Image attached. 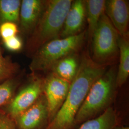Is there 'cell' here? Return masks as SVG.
Instances as JSON below:
<instances>
[{"mask_svg": "<svg viewBox=\"0 0 129 129\" xmlns=\"http://www.w3.org/2000/svg\"><path fill=\"white\" fill-rule=\"evenodd\" d=\"M107 70L84 54L62 106L46 129H75V119L92 84Z\"/></svg>", "mask_w": 129, "mask_h": 129, "instance_id": "6da1fadb", "label": "cell"}, {"mask_svg": "<svg viewBox=\"0 0 129 129\" xmlns=\"http://www.w3.org/2000/svg\"><path fill=\"white\" fill-rule=\"evenodd\" d=\"M72 0H48L41 16L25 45L26 55L31 56L45 44L60 38Z\"/></svg>", "mask_w": 129, "mask_h": 129, "instance_id": "7a4b0ae2", "label": "cell"}, {"mask_svg": "<svg viewBox=\"0 0 129 129\" xmlns=\"http://www.w3.org/2000/svg\"><path fill=\"white\" fill-rule=\"evenodd\" d=\"M115 67H111L92 84L75 119L77 127L111 107L116 90Z\"/></svg>", "mask_w": 129, "mask_h": 129, "instance_id": "3957f363", "label": "cell"}, {"mask_svg": "<svg viewBox=\"0 0 129 129\" xmlns=\"http://www.w3.org/2000/svg\"><path fill=\"white\" fill-rule=\"evenodd\" d=\"M85 34L82 32L77 35L58 38L45 44L31 57L29 66L30 70L33 73L50 70L58 61L74 55L82 46Z\"/></svg>", "mask_w": 129, "mask_h": 129, "instance_id": "277c9868", "label": "cell"}, {"mask_svg": "<svg viewBox=\"0 0 129 129\" xmlns=\"http://www.w3.org/2000/svg\"><path fill=\"white\" fill-rule=\"evenodd\" d=\"M119 34L104 13L92 35V60L102 65L111 62L119 54Z\"/></svg>", "mask_w": 129, "mask_h": 129, "instance_id": "5b68a950", "label": "cell"}, {"mask_svg": "<svg viewBox=\"0 0 129 129\" xmlns=\"http://www.w3.org/2000/svg\"><path fill=\"white\" fill-rule=\"evenodd\" d=\"M33 74L27 83L18 88L11 100L0 107V112L14 119L37 101L44 92V78Z\"/></svg>", "mask_w": 129, "mask_h": 129, "instance_id": "8992f818", "label": "cell"}, {"mask_svg": "<svg viewBox=\"0 0 129 129\" xmlns=\"http://www.w3.org/2000/svg\"><path fill=\"white\" fill-rule=\"evenodd\" d=\"M70 83L51 72L44 78V94L46 98L49 123L62 106L69 90Z\"/></svg>", "mask_w": 129, "mask_h": 129, "instance_id": "52a82bcc", "label": "cell"}, {"mask_svg": "<svg viewBox=\"0 0 129 129\" xmlns=\"http://www.w3.org/2000/svg\"><path fill=\"white\" fill-rule=\"evenodd\" d=\"M17 129H46L49 123V112L44 93L33 105L14 119Z\"/></svg>", "mask_w": 129, "mask_h": 129, "instance_id": "ba28073f", "label": "cell"}, {"mask_svg": "<svg viewBox=\"0 0 129 129\" xmlns=\"http://www.w3.org/2000/svg\"><path fill=\"white\" fill-rule=\"evenodd\" d=\"M46 1L22 0L18 27L19 33L28 37L32 33L41 16Z\"/></svg>", "mask_w": 129, "mask_h": 129, "instance_id": "9c48e42d", "label": "cell"}, {"mask_svg": "<svg viewBox=\"0 0 129 129\" xmlns=\"http://www.w3.org/2000/svg\"><path fill=\"white\" fill-rule=\"evenodd\" d=\"M105 14L120 37L129 39V4L126 0L106 1Z\"/></svg>", "mask_w": 129, "mask_h": 129, "instance_id": "30bf717a", "label": "cell"}, {"mask_svg": "<svg viewBox=\"0 0 129 129\" xmlns=\"http://www.w3.org/2000/svg\"><path fill=\"white\" fill-rule=\"evenodd\" d=\"M86 16L85 1H73L65 19L60 38L73 36L82 32Z\"/></svg>", "mask_w": 129, "mask_h": 129, "instance_id": "8fae6325", "label": "cell"}, {"mask_svg": "<svg viewBox=\"0 0 129 129\" xmlns=\"http://www.w3.org/2000/svg\"><path fill=\"white\" fill-rule=\"evenodd\" d=\"M118 125L117 114L111 107L97 117L84 122L77 129H114Z\"/></svg>", "mask_w": 129, "mask_h": 129, "instance_id": "7c38bea8", "label": "cell"}, {"mask_svg": "<svg viewBox=\"0 0 129 129\" xmlns=\"http://www.w3.org/2000/svg\"><path fill=\"white\" fill-rule=\"evenodd\" d=\"M120 64L117 70L116 84L117 88H120L127 80L129 76V39L119 37L118 40Z\"/></svg>", "mask_w": 129, "mask_h": 129, "instance_id": "4fadbf2b", "label": "cell"}, {"mask_svg": "<svg viewBox=\"0 0 129 129\" xmlns=\"http://www.w3.org/2000/svg\"><path fill=\"white\" fill-rule=\"evenodd\" d=\"M79 64L74 55H69L56 63L51 69V72L71 83L77 73Z\"/></svg>", "mask_w": 129, "mask_h": 129, "instance_id": "5bb4252c", "label": "cell"}, {"mask_svg": "<svg viewBox=\"0 0 129 129\" xmlns=\"http://www.w3.org/2000/svg\"><path fill=\"white\" fill-rule=\"evenodd\" d=\"M86 11L88 23V37L91 39L102 15L105 13L106 1H85Z\"/></svg>", "mask_w": 129, "mask_h": 129, "instance_id": "9a60e30c", "label": "cell"}, {"mask_svg": "<svg viewBox=\"0 0 129 129\" xmlns=\"http://www.w3.org/2000/svg\"><path fill=\"white\" fill-rule=\"evenodd\" d=\"M21 0H0V25L5 22L18 25Z\"/></svg>", "mask_w": 129, "mask_h": 129, "instance_id": "2e32d148", "label": "cell"}, {"mask_svg": "<svg viewBox=\"0 0 129 129\" xmlns=\"http://www.w3.org/2000/svg\"><path fill=\"white\" fill-rule=\"evenodd\" d=\"M21 75L0 83V107L4 106L13 98L21 84Z\"/></svg>", "mask_w": 129, "mask_h": 129, "instance_id": "e0dca14e", "label": "cell"}, {"mask_svg": "<svg viewBox=\"0 0 129 129\" xmlns=\"http://www.w3.org/2000/svg\"><path fill=\"white\" fill-rule=\"evenodd\" d=\"M20 65L9 56H4L0 44V83L16 77L19 74Z\"/></svg>", "mask_w": 129, "mask_h": 129, "instance_id": "ac0fdd59", "label": "cell"}, {"mask_svg": "<svg viewBox=\"0 0 129 129\" xmlns=\"http://www.w3.org/2000/svg\"><path fill=\"white\" fill-rule=\"evenodd\" d=\"M18 25L13 22H5L0 25V38L4 40L18 35Z\"/></svg>", "mask_w": 129, "mask_h": 129, "instance_id": "d6986e66", "label": "cell"}, {"mask_svg": "<svg viewBox=\"0 0 129 129\" xmlns=\"http://www.w3.org/2000/svg\"><path fill=\"white\" fill-rule=\"evenodd\" d=\"M2 42L5 48L12 52H18L23 48V41L18 35L2 40Z\"/></svg>", "mask_w": 129, "mask_h": 129, "instance_id": "ffe728a7", "label": "cell"}, {"mask_svg": "<svg viewBox=\"0 0 129 129\" xmlns=\"http://www.w3.org/2000/svg\"><path fill=\"white\" fill-rule=\"evenodd\" d=\"M0 129H17L14 119L0 112Z\"/></svg>", "mask_w": 129, "mask_h": 129, "instance_id": "44dd1931", "label": "cell"}, {"mask_svg": "<svg viewBox=\"0 0 129 129\" xmlns=\"http://www.w3.org/2000/svg\"><path fill=\"white\" fill-rule=\"evenodd\" d=\"M114 129H129V127L127 126H119L118 125L116 126Z\"/></svg>", "mask_w": 129, "mask_h": 129, "instance_id": "7402d4cb", "label": "cell"}]
</instances>
